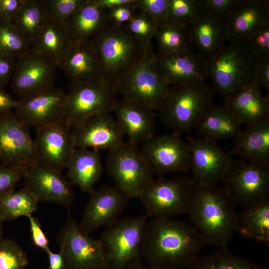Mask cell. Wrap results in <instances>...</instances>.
Listing matches in <instances>:
<instances>
[{
  "mask_svg": "<svg viewBox=\"0 0 269 269\" xmlns=\"http://www.w3.org/2000/svg\"><path fill=\"white\" fill-rule=\"evenodd\" d=\"M27 168L0 164V200L14 190L16 184L24 178Z\"/></svg>",
  "mask_w": 269,
  "mask_h": 269,
  "instance_id": "44",
  "label": "cell"
},
{
  "mask_svg": "<svg viewBox=\"0 0 269 269\" xmlns=\"http://www.w3.org/2000/svg\"><path fill=\"white\" fill-rule=\"evenodd\" d=\"M202 12L200 0H169L166 20L189 25Z\"/></svg>",
  "mask_w": 269,
  "mask_h": 269,
  "instance_id": "40",
  "label": "cell"
},
{
  "mask_svg": "<svg viewBox=\"0 0 269 269\" xmlns=\"http://www.w3.org/2000/svg\"><path fill=\"white\" fill-rule=\"evenodd\" d=\"M73 44L67 25L47 15L31 48L49 58L59 67Z\"/></svg>",
  "mask_w": 269,
  "mask_h": 269,
  "instance_id": "31",
  "label": "cell"
},
{
  "mask_svg": "<svg viewBox=\"0 0 269 269\" xmlns=\"http://www.w3.org/2000/svg\"><path fill=\"white\" fill-rule=\"evenodd\" d=\"M237 0H200L202 11L225 20Z\"/></svg>",
  "mask_w": 269,
  "mask_h": 269,
  "instance_id": "47",
  "label": "cell"
},
{
  "mask_svg": "<svg viewBox=\"0 0 269 269\" xmlns=\"http://www.w3.org/2000/svg\"><path fill=\"white\" fill-rule=\"evenodd\" d=\"M224 21L227 40L245 43L269 21V0H237Z\"/></svg>",
  "mask_w": 269,
  "mask_h": 269,
  "instance_id": "23",
  "label": "cell"
},
{
  "mask_svg": "<svg viewBox=\"0 0 269 269\" xmlns=\"http://www.w3.org/2000/svg\"><path fill=\"white\" fill-rule=\"evenodd\" d=\"M205 244L197 229L185 221L152 218L147 224L143 258L153 267L181 269L199 256Z\"/></svg>",
  "mask_w": 269,
  "mask_h": 269,
  "instance_id": "1",
  "label": "cell"
},
{
  "mask_svg": "<svg viewBox=\"0 0 269 269\" xmlns=\"http://www.w3.org/2000/svg\"><path fill=\"white\" fill-rule=\"evenodd\" d=\"M147 218L119 217L105 226L100 240L110 269H130L143 258Z\"/></svg>",
  "mask_w": 269,
  "mask_h": 269,
  "instance_id": "6",
  "label": "cell"
},
{
  "mask_svg": "<svg viewBox=\"0 0 269 269\" xmlns=\"http://www.w3.org/2000/svg\"><path fill=\"white\" fill-rule=\"evenodd\" d=\"M48 259V269H63V258L60 252H53L50 249L45 252Z\"/></svg>",
  "mask_w": 269,
  "mask_h": 269,
  "instance_id": "53",
  "label": "cell"
},
{
  "mask_svg": "<svg viewBox=\"0 0 269 269\" xmlns=\"http://www.w3.org/2000/svg\"><path fill=\"white\" fill-rule=\"evenodd\" d=\"M124 26L146 49L151 46L157 25L147 15L137 10Z\"/></svg>",
  "mask_w": 269,
  "mask_h": 269,
  "instance_id": "41",
  "label": "cell"
},
{
  "mask_svg": "<svg viewBox=\"0 0 269 269\" xmlns=\"http://www.w3.org/2000/svg\"><path fill=\"white\" fill-rule=\"evenodd\" d=\"M230 154L250 162L269 164V118L242 130Z\"/></svg>",
  "mask_w": 269,
  "mask_h": 269,
  "instance_id": "28",
  "label": "cell"
},
{
  "mask_svg": "<svg viewBox=\"0 0 269 269\" xmlns=\"http://www.w3.org/2000/svg\"><path fill=\"white\" fill-rule=\"evenodd\" d=\"M38 203L34 195L23 186L0 200V219L4 222L27 217L37 209Z\"/></svg>",
  "mask_w": 269,
  "mask_h": 269,
  "instance_id": "37",
  "label": "cell"
},
{
  "mask_svg": "<svg viewBox=\"0 0 269 269\" xmlns=\"http://www.w3.org/2000/svg\"><path fill=\"white\" fill-rule=\"evenodd\" d=\"M192 178L198 185H218L233 160L216 141L187 137Z\"/></svg>",
  "mask_w": 269,
  "mask_h": 269,
  "instance_id": "16",
  "label": "cell"
},
{
  "mask_svg": "<svg viewBox=\"0 0 269 269\" xmlns=\"http://www.w3.org/2000/svg\"><path fill=\"white\" fill-rule=\"evenodd\" d=\"M108 23L107 11L94 0H87L66 24L74 43L91 41Z\"/></svg>",
  "mask_w": 269,
  "mask_h": 269,
  "instance_id": "32",
  "label": "cell"
},
{
  "mask_svg": "<svg viewBox=\"0 0 269 269\" xmlns=\"http://www.w3.org/2000/svg\"><path fill=\"white\" fill-rule=\"evenodd\" d=\"M89 194L79 225L84 232L90 235L119 218L130 199L115 186L109 185H102Z\"/></svg>",
  "mask_w": 269,
  "mask_h": 269,
  "instance_id": "21",
  "label": "cell"
},
{
  "mask_svg": "<svg viewBox=\"0 0 269 269\" xmlns=\"http://www.w3.org/2000/svg\"><path fill=\"white\" fill-rule=\"evenodd\" d=\"M156 63L168 86L203 83L208 78L207 59L191 49L180 53L159 55Z\"/></svg>",
  "mask_w": 269,
  "mask_h": 269,
  "instance_id": "22",
  "label": "cell"
},
{
  "mask_svg": "<svg viewBox=\"0 0 269 269\" xmlns=\"http://www.w3.org/2000/svg\"><path fill=\"white\" fill-rule=\"evenodd\" d=\"M3 221L0 219V239L3 237Z\"/></svg>",
  "mask_w": 269,
  "mask_h": 269,
  "instance_id": "56",
  "label": "cell"
},
{
  "mask_svg": "<svg viewBox=\"0 0 269 269\" xmlns=\"http://www.w3.org/2000/svg\"><path fill=\"white\" fill-rule=\"evenodd\" d=\"M137 1L106 10L108 22L116 25H125L137 10Z\"/></svg>",
  "mask_w": 269,
  "mask_h": 269,
  "instance_id": "46",
  "label": "cell"
},
{
  "mask_svg": "<svg viewBox=\"0 0 269 269\" xmlns=\"http://www.w3.org/2000/svg\"><path fill=\"white\" fill-rule=\"evenodd\" d=\"M63 269H110L100 239L81 228L68 210L65 224L57 236Z\"/></svg>",
  "mask_w": 269,
  "mask_h": 269,
  "instance_id": "12",
  "label": "cell"
},
{
  "mask_svg": "<svg viewBox=\"0 0 269 269\" xmlns=\"http://www.w3.org/2000/svg\"><path fill=\"white\" fill-rule=\"evenodd\" d=\"M245 44L259 60L269 59V21L262 26Z\"/></svg>",
  "mask_w": 269,
  "mask_h": 269,
  "instance_id": "43",
  "label": "cell"
},
{
  "mask_svg": "<svg viewBox=\"0 0 269 269\" xmlns=\"http://www.w3.org/2000/svg\"><path fill=\"white\" fill-rule=\"evenodd\" d=\"M140 148L155 174L162 175L190 170L189 146L181 135L173 133L154 134L142 143Z\"/></svg>",
  "mask_w": 269,
  "mask_h": 269,
  "instance_id": "14",
  "label": "cell"
},
{
  "mask_svg": "<svg viewBox=\"0 0 269 269\" xmlns=\"http://www.w3.org/2000/svg\"><path fill=\"white\" fill-rule=\"evenodd\" d=\"M86 0H44V5L48 16L66 25L71 17Z\"/></svg>",
  "mask_w": 269,
  "mask_h": 269,
  "instance_id": "42",
  "label": "cell"
},
{
  "mask_svg": "<svg viewBox=\"0 0 269 269\" xmlns=\"http://www.w3.org/2000/svg\"><path fill=\"white\" fill-rule=\"evenodd\" d=\"M31 48V44L13 23L0 20V52L17 59Z\"/></svg>",
  "mask_w": 269,
  "mask_h": 269,
  "instance_id": "38",
  "label": "cell"
},
{
  "mask_svg": "<svg viewBox=\"0 0 269 269\" xmlns=\"http://www.w3.org/2000/svg\"><path fill=\"white\" fill-rule=\"evenodd\" d=\"M130 269H161L159 268H157L155 267H153L152 266H144L142 265L141 263L132 267V268Z\"/></svg>",
  "mask_w": 269,
  "mask_h": 269,
  "instance_id": "55",
  "label": "cell"
},
{
  "mask_svg": "<svg viewBox=\"0 0 269 269\" xmlns=\"http://www.w3.org/2000/svg\"><path fill=\"white\" fill-rule=\"evenodd\" d=\"M57 67L49 58L31 48L16 59L11 88L19 100L52 88Z\"/></svg>",
  "mask_w": 269,
  "mask_h": 269,
  "instance_id": "13",
  "label": "cell"
},
{
  "mask_svg": "<svg viewBox=\"0 0 269 269\" xmlns=\"http://www.w3.org/2000/svg\"><path fill=\"white\" fill-rule=\"evenodd\" d=\"M16 59L0 52V86L3 87L10 81Z\"/></svg>",
  "mask_w": 269,
  "mask_h": 269,
  "instance_id": "49",
  "label": "cell"
},
{
  "mask_svg": "<svg viewBox=\"0 0 269 269\" xmlns=\"http://www.w3.org/2000/svg\"><path fill=\"white\" fill-rule=\"evenodd\" d=\"M35 130L34 144L37 161L62 172L76 148L71 128L63 120Z\"/></svg>",
  "mask_w": 269,
  "mask_h": 269,
  "instance_id": "18",
  "label": "cell"
},
{
  "mask_svg": "<svg viewBox=\"0 0 269 269\" xmlns=\"http://www.w3.org/2000/svg\"><path fill=\"white\" fill-rule=\"evenodd\" d=\"M236 206L222 186L198 185L188 214L206 244L225 248L236 232Z\"/></svg>",
  "mask_w": 269,
  "mask_h": 269,
  "instance_id": "2",
  "label": "cell"
},
{
  "mask_svg": "<svg viewBox=\"0 0 269 269\" xmlns=\"http://www.w3.org/2000/svg\"><path fill=\"white\" fill-rule=\"evenodd\" d=\"M197 188L194 179L184 175L169 179L154 178L139 198L145 210L144 215L152 219L188 214Z\"/></svg>",
  "mask_w": 269,
  "mask_h": 269,
  "instance_id": "7",
  "label": "cell"
},
{
  "mask_svg": "<svg viewBox=\"0 0 269 269\" xmlns=\"http://www.w3.org/2000/svg\"><path fill=\"white\" fill-rule=\"evenodd\" d=\"M4 18L0 7V20Z\"/></svg>",
  "mask_w": 269,
  "mask_h": 269,
  "instance_id": "57",
  "label": "cell"
},
{
  "mask_svg": "<svg viewBox=\"0 0 269 269\" xmlns=\"http://www.w3.org/2000/svg\"><path fill=\"white\" fill-rule=\"evenodd\" d=\"M24 0H0V7L4 19L12 21L20 8Z\"/></svg>",
  "mask_w": 269,
  "mask_h": 269,
  "instance_id": "51",
  "label": "cell"
},
{
  "mask_svg": "<svg viewBox=\"0 0 269 269\" xmlns=\"http://www.w3.org/2000/svg\"><path fill=\"white\" fill-rule=\"evenodd\" d=\"M261 88L259 84L253 80L225 101L241 125L248 126L269 118V94L264 96Z\"/></svg>",
  "mask_w": 269,
  "mask_h": 269,
  "instance_id": "25",
  "label": "cell"
},
{
  "mask_svg": "<svg viewBox=\"0 0 269 269\" xmlns=\"http://www.w3.org/2000/svg\"><path fill=\"white\" fill-rule=\"evenodd\" d=\"M18 104V100L14 99L4 89L0 86V115L13 111Z\"/></svg>",
  "mask_w": 269,
  "mask_h": 269,
  "instance_id": "52",
  "label": "cell"
},
{
  "mask_svg": "<svg viewBox=\"0 0 269 269\" xmlns=\"http://www.w3.org/2000/svg\"><path fill=\"white\" fill-rule=\"evenodd\" d=\"M102 8L108 10L120 5L134 2L136 0H94Z\"/></svg>",
  "mask_w": 269,
  "mask_h": 269,
  "instance_id": "54",
  "label": "cell"
},
{
  "mask_svg": "<svg viewBox=\"0 0 269 269\" xmlns=\"http://www.w3.org/2000/svg\"><path fill=\"white\" fill-rule=\"evenodd\" d=\"M28 263L27 254L15 240L0 239V269H24Z\"/></svg>",
  "mask_w": 269,
  "mask_h": 269,
  "instance_id": "39",
  "label": "cell"
},
{
  "mask_svg": "<svg viewBox=\"0 0 269 269\" xmlns=\"http://www.w3.org/2000/svg\"><path fill=\"white\" fill-rule=\"evenodd\" d=\"M70 80L80 83L102 78L99 58L91 40L84 43H74L60 64Z\"/></svg>",
  "mask_w": 269,
  "mask_h": 269,
  "instance_id": "26",
  "label": "cell"
},
{
  "mask_svg": "<svg viewBox=\"0 0 269 269\" xmlns=\"http://www.w3.org/2000/svg\"><path fill=\"white\" fill-rule=\"evenodd\" d=\"M221 182L237 205L259 204L269 198V164L233 161Z\"/></svg>",
  "mask_w": 269,
  "mask_h": 269,
  "instance_id": "10",
  "label": "cell"
},
{
  "mask_svg": "<svg viewBox=\"0 0 269 269\" xmlns=\"http://www.w3.org/2000/svg\"><path fill=\"white\" fill-rule=\"evenodd\" d=\"M66 168L72 184L82 192L90 193L101 179L104 169L100 151L76 147Z\"/></svg>",
  "mask_w": 269,
  "mask_h": 269,
  "instance_id": "29",
  "label": "cell"
},
{
  "mask_svg": "<svg viewBox=\"0 0 269 269\" xmlns=\"http://www.w3.org/2000/svg\"><path fill=\"white\" fill-rule=\"evenodd\" d=\"M111 112L93 114L72 128L76 148L110 151L124 141V135Z\"/></svg>",
  "mask_w": 269,
  "mask_h": 269,
  "instance_id": "19",
  "label": "cell"
},
{
  "mask_svg": "<svg viewBox=\"0 0 269 269\" xmlns=\"http://www.w3.org/2000/svg\"><path fill=\"white\" fill-rule=\"evenodd\" d=\"M169 0H137V10L147 15L157 26L167 20Z\"/></svg>",
  "mask_w": 269,
  "mask_h": 269,
  "instance_id": "45",
  "label": "cell"
},
{
  "mask_svg": "<svg viewBox=\"0 0 269 269\" xmlns=\"http://www.w3.org/2000/svg\"><path fill=\"white\" fill-rule=\"evenodd\" d=\"M115 87L125 100L153 111L160 108L169 88L159 71L151 46Z\"/></svg>",
  "mask_w": 269,
  "mask_h": 269,
  "instance_id": "8",
  "label": "cell"
},
{
  "mask_svg": "<svg viewBox=\"0 0 269 269\" xmlns=\"http://www.w3.org/2000/svg\"><path fill=\"white\" fill-rule=\"evenodd\" d=\"M254 80L269 92V59L259 60L256 67Z\"/></svg>",
  "mask_w": 269,
  "mask_h": 269,
  "instance_id": "50",
  "label": "cell"
},
{
  "mask_svg": "<svg viewBox=\"0 0 269 269\" xmlns=\"http://www.w3.org/2000/svg\"><path fill=\"white\" fill-rule=\"evenodd\" d=\"M29 129L13 111L0 115V164L27 168L37 161Z\"/></svg>",
  "mask_w": 269,
  "mask_h": 269,
  "instance_id": "15",
  "label": "cell"
},
{
  "mask_svg": "<svg viewBox=\"0 0 269 269\" xmlns=\"http://www.w3.org/2000/svg\"><path fill=\"white\" fill-rule=\"evenodd\" d=\"M259 61L245 43L230 42L207 59L208 78L227 101L254 80Z\"/></svg>",
  "mask_w": 269,
  "mask_h": 269,
  "instance_id": "4",
  "label": "cell"
},
{
  "mask_svg": "<svg viewBox=\"0 0 269 269\" xmlns=\"http://www.w3.org/2000/svg\"><path fill=\"white\" fill-rule=\"evenodd\" d=\"M241 124L227 105L213 104L201 117L195 128L203 138L217 141L236 138L242 131Z\"/></svg>",
  "mask_w": 269,
  "mask_h": 269,
  "instance_id": "30",
  "label": "cell"
},
{
  "mask_svg": "<svg viewBox=\"0 0 269 269\" xmlns=\"http://www.w3.org/2000/svg\"><path fill=\"white\" fill-rule=\"evenodd\" d=\"M154 36L157 44V54H172L191 49L189 25L166 20L157 26Z\"/></svg>",
  "mask_w": 269,
  "mask_h": 269,
  "instance_id": "34",
  "label": "cell"
},
{
  "mask_svg": "<svg viewBox=\"0 0 269 269\" xmlns=\"http://www.w3.org/2000/svg\"><path fill=\"white\" fill-rule=\"evenodd\" d=\"M114 85L103 77L70 83L64 121L71 129L87 117L101 112H113L118 99Z\"/></svg>",
  "mask_w": 269,
  "mask_h": 269,
  "instance_id": "11",
  "label": "cell"
},
{
  "mask_svg": "<svg viewBox=\"0 0 269 269\" xmlns=\"http://www.w3.org/2000/svg\"><path fill=\"white\" fill-rule=\"evenodd\" d=\"M67 93L53 87L18 100L14 113L28 128L35 129L64 120Z\"/></svg>",
  "mask_w": 269,
  "mask_h": 269,
  "instance_id": "17",
  "label": "cell"
},
{
  "mask_svg": "<svg viewBox=\"0 0 269 269\" xmlns=\"http://www.w3.org/2000/svg\"><path fill=\"white\" fill-rule=\"evenodd\" d=\"M105 169L115 186L130 199L139 198L154 179L140 147L127 140L109 151Z\"/></svg>",
  "mask_w": 269,
  "mask_h": 269,
  "instance_id": "9",
  "label": "cell"
},
{
  "mask_svg": "<svg viewBox=\"0 0 269 269\" xmlns=\"http://www.w3.org/2000/svg\"><path fill=\"white\" fill-rule=\"evenodd\" d=\"M91 41L100 61L103 78L114 86L147 49L124 25L108 22Z\"/></svg>",
  "mask_w": 269,
  "mask_h": 269,
  "instance_id": "3",
  "label": "cell"
},
{
  "mask_svg": "<svg viewBox=\"0 0 269 269\" xmlns=\"http://www.w3.org/2000/svg\"><path fill=\"white\" fill-rule=\"evenodd\" d=\"M214 92L204 82L173 86L157 111L158 116L172 133L190 134L213 104Z\"/></svg>",
  "mask_w": 269,
  "mask_h": 269,
  "instance_id": "5",
  "label": "cell"
},
{
  "mask_svg": "<svg viewBox=\"0 0 269 269\" xmlns=\"http://www.w3.org/2000/svg\"><path fill=\"white\" fill-rule=\"evenodd\" d=\"M192 44L208 59L218 52L227 40L225 21L202 12L189 25Z\"/></svg>",
  "mask_w": 269,
  "mask_h": 269,
  "instance_id": "27",
  "label": "cell"
},
{
  "mask_svg": "<svg viewBox=\"0 0 269 269\" xmlns=\"http://www.w3.org/2000/svg\"><path fill=\"white\" fill-rule=\"evenodd\" d=\"M188 269H265L248 259L237 256L227 248H220L211 254L199 256Z\"/></svg>",
  "mask_w": 269,
  "mask_h": 269,
  "instance_id": "36",
  "label": "cell"
},
{
  "mask_svg": "<svg viewBox=\"0 0 269 269\" xmlns=\"http://www.w3.org/2000/svg\"><path fill=\"white\" fill-rule=\"evenodd\" d=\"M27 218L29 221L31 237L33 245L36 248L46 252L50 249L49 241L41 227L40 222L37 218L32 215Z\"/></svg>",
  "mask_w": 269,
  "mask_h": 269,
  "instance_id": "48",
  "label": "cell"
},
{
  "mask_svg": "<svg viewBox=\"0 0 269 269\" xmlns=\"http://www.w3.org/2000/svg\"><path fill=\"white\" fill-rule=\"evenodd\" d=\"M24 187L38 202L53 203L69 208L75 199L73 185L58 171L38 161L27 169Z\"/></svg>",
  "mask_w": 269,
  "mask_h": 269,
  "instance_id": "20",
  "label": "cell"
},
{
  "mask_svg": "<svg viewBox=\"0 0 269 269\" xmlns=\"http://www.w3.org/2000/svg\"><path fill=\"white\" fill-rule=\"evenodd\" d=\"M235 231L259 243H269V198L237 213Z\"/></svg>",
  "mask_w": 269,
  "mask_h": 269,
  "instance_id": "33",
  "label": "cell"
},
{
  "mask_svg": "<svg viewBox=\"0 0 269 269\" xmlns=\"http://www.w3.org/2000/svg\"><path fill=\"white\" fill-rule=\"evenodd\" d=\"M47 17L44 0H24L12 22L32 45Z\"/></svg>",
  "mask_w": 269,
  "mask_h": 269,
  "instance_id": "35",
  "label": "cell"
},
{
  "mask_svg": "<svg viewBox=\"0 0 269 269\" xmlns=\"http://www.w3.org/2000/svg\"><path fill=\"white\" fill-rule=\"evenodd\" d=\"M113 112L129 142L138 145L154 134L153 110L122 98L118 99Z\"/></svg>",
  "mask_w": 269,
  "mask_h": 269,
  "instance_id": "24",
  "label": "cell"
}]
</instances>
